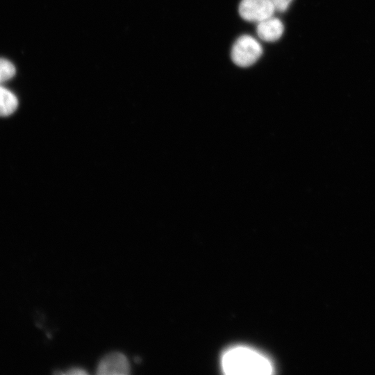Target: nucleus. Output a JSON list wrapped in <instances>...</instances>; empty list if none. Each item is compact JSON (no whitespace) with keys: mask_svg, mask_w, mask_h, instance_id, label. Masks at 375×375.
Instances as JSON below:
<instances>
[{"mask_svg":"<svg viewBox=\"0 0 375 375\" xmlns=\"http://www.w3.org/2000/svg\"><path fill=\"white\" fill-rule=\"evenodd\" d=\"M222 366L227 374H270L272 365L263 355L253 349L238 347L227 351L223 356Z\"/></svg>","mask_w":375,"mask_h":375,"instance_id":"1","label":"nucleus"},{"mask_svg":"<svg viewBox=\"0 0 375 375\" xmlns=\"http://www.w3.org/2000/svg\"><path fill=\"white\" fill-rule=\"evenodd\" d=\"M262 53L260 44L253 37L244 35L238 38L231 49V59L238 66L247 67L254 64Z\"/></svg>","mask_w":375,"mask_h":375,"instance_id":"2","label":"nucleus"},{"mask_svg":"<svg viewBox=\"0 0 375 375\" xmlns=\"http://www.w3.org/2000/svg\"><path fill=\"white\" fill-rule=\"evenodd\" d=\"M238 11L244 19L260 22L272 17L275 10L269 0H242Z\"/></svg>","mask_w":375,"mask_h":375,"instance_id":"3","label":"nucleus"},{"mask_svg":"<svg viewBox=\"0 0 375 375\" xmlns=\"http://www.w3.org/2000/svg\"><path fill=\"white\" fill-rule=\"evenodd\" d=\"M127 358L122 353L112 352L99 362L97 374L99 375H127L130 374Z\"/></svg>","mask_w":375,"mask_h":375,"instance_id":"4","label":"nucleus"},{"mask_svg":"<svg viewBox=\"0 0 375 375\" xmlns=\"http://www.w3.org/2000/svg\"><path fill=\"white\" fill-rule=\"evenodd\" d=\"M284 30L283 23L276 17H269L258 22L256 27L258 36L266 42H274L282 35Z\"/></svg>","mask_w":375,"mask_h":375,"instance_id":"5","label":"nucleus"},{"mask_svg":"<svg viewBox=\"0 0 375 375\" xmlns=\"http://www.w3.org/2000/svg\"><path fill=\"white\" fill-rule=\"evenodd\" d=\"M18 106L16 96L8 89L0 85V117L12 114Z\"/></svg>","mask_w":375,"mask_h":375,"instance_id":"6","label":"nucleus"},{"mask_svg":"<svg viewBox=\"0 0 375 375\" xmlns=\"http://www.w3.org/2000/svg\"><path fill=\"white\" fill-rule=\"evenodd\" d=\"M15 74V67L9 60L0 58V85L12 78Z\"/></svg>","mask_w":375,"mask_h":375,"instance_id":"7","label":"nucleus"},{"mask_svg":"<svg viewBox=\"0 0 375 375\" xmlns=\"http://www.w3.org/2000/svg\"><path fill=\"white\" fill-rule=\"evenodd\" d=\"M272 3L275 11L284 12L287 10L292 0H269Z\"/></svg>","mask_w":375,"mask_h":375,"instance_id":"8","label":"nucleus"},{"mask_svg":"<svg viewBox=\"0 0 375 375\" xmlns=\"http://www.w3.org/2000/svg\"><path fill=\"white\" fill-rule=\"evenodd\" d=\"M67 375H86L88 373L86 370L81 367H72L69 369L65 373Z\"/></svg>","mask_w":375,"mask_h":375,"instance_id":"9","label":"nucleus"}]
</instances>
